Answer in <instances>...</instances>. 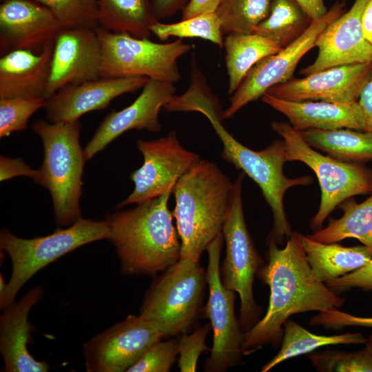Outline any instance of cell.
Returning <instances> with one entry per match:
<instances>
[{
  "label": "cell",
  "mask_w": 372,
  "mask_h": 372,
  "mask_svg": "<svg viewBox=\"0 0 372 372\" xmlns=\"http://www.w3.org/2000/svg\"><path fill=\"white\" fill-rule=\"evenodd\" d=\"M308 357L320 372H372V353L366 347L355 352L327 350Z\"/></svg>",
  "instance_id": "obj_34"
},
{
  "label": "cell",
  "mask_w": 372,
  "mask_h": 372,
  "mask_svg": "<svg viewBox=\"0 0 372 372\" xmlns=\"http://www.w3.org/2000/svg\"><path fill=\"white\" fill-rule=\"evenodd\" d=\"M189 0H154L156 14L158 19L165 18L183 10Z\"/></svg>",
  "instance_id": "obj_43"
},
{
  "label": "cell",
  "mask_w": 372,
  "mask_h": 372,
  "mask_svg": "<svg viewBox=\"0 0 372 372\" xmlns=\"http://www.w3.org/2000/svg\"><path fill=\"white\" fill-rule=\"evenodd\" d=\"M45 103V98L0 99V138L25 130L29 118L37 110L44 107Z\"/></svg>",
  "instance_id": "obj_35"
},
{
  "label": "cell",
  "mask_w": 372,
  "mask_h": 372,
  "mask_svg": "<svg viewBox=\"0 0 372 372\" xmlns=\"http://www.w3.org/2000/svg\"><path fill=\"white\" fill-rule=\"evenodd\" d=\"M262 101L285 115L298 132L348 128L364 131L365 121L358 102L291 101L265 93Z\"/></svg>",
  "instance_id": "obj_22"
},
{
  "label": "cell",
  "mask_w": 372,
  "mask_h": 372,
  "mask_svg": "<svg viewBox=\"0 0 372 372\" xmlns=\"http://www.w3.org/2000/svg\"><path fill=\"white\" fill-rule=\"evenodd\" d=\"M147 77L103 78L65 86L46 99V118L51 123L74 122L83 114L106 108L115 98L143 88Z\"/></svg>",
  "instance_id": "obj_19"
},
{
  "label": "cell",
  "mask_w": 372,
  "mask_h": 372,
  "mask_svg": "<svg viewBox=\"0 0 372 372\" xmlns=\"http://www.w3.org/2000/svg\"><path fill=\"white\" fill-rule=\"evenodd\" d=\"M271 127L285 141L287 162L304 163L318 178L321 200L309 223L313 231L320 229L329 215L347 199L372 193L371 169L361 163L344 162L320 153L289 123L273 121Z\"/></svg>",
  "instance_id": "obj_8"
},
{
  "label": "cell",
  "mask_w": 372,
  "mask_h": 372,
  "mask_svg": "<svg viewBox=\"0 0 372 372\" xmlns=\"http://www.w3.org/2000/svg\"><path fill=\"white\" fill-rule=\"evenodd\" d=\"M151 33L165 41L171 37L200 38L207 40L220 48L223 47L221 21L216 12H206L174 23H155Z\"/></svg>",
  "instance_id": "obj_32"
},
{
  "label": "cell",
  "mask_w": 372,
  "mask_h": 372,
  "mask_svg": "<svg viewBox=\"0 0 372 372\" xmlns=\"http://www.w3.org/2000/svg\"><path fill=\"white\" fill-rule=\"evenodd\" d=\"M163 338L154 323L139 315H129L84 343L85 370L127 372L151 344Z\"/></svg>",
  "instance_id": "obj_14"
},
{
  "label": "cell",
  "mask_w": 372,
  "mask_h": 372,
  "mask_svg": "<svg viewBox=\"0 0 372 372\" xmlns=\"http://www.w3.org/2000/svg\"><path fill=\"white\" fill-rule=\"evenodd\" d=\"M62 29L53 13L34 0H3L0 6L1 54L14 50H41Z\"/></svg>",
  "instance_id": "obj_20"
},
{
  "label": "cell",
  "mask_w": 372,
  "mask_h": 372,
  "mask_svg": "<svg viewBox=\"0 0 372 372\" xmlns=\"http://www.w3.org/2000/svg\"><path fill=\"white\" fill-rule=\"evenodd\" d=\"M178 354V340L161 339L151 344L127 372H168Z\"/></svg>",
  "instance_id": "obj_36"
},
{
  "label": "cell",
  "mask_w": 372,
  "mask_h": 372,
  "mask_svg": "<svg viewBox=\"0 0 372 372\" xmlns=\"http://www.w3.org/2000/svg\"><path fill=\"white\" fill-rule=\"evenodd\" d=\"M101 63L96 30L62 28L54 40L46 99L65 86L100 78Z\"/></svg>",
  "instance_id": "obj_16"
},
{
  "label": "cell",
  "mask_w": 372,
  "mask_h": 372,
  "mask_svg": "<svg viewBox=\"0 0 372 372\" xmlns=\"http://www.w3.org/2000/svg\"><path fill=\"white\" fill-rule=\"evenodd\" d=\"M311 326H322L325 328L341 329L355 326L372 328V317H361L343 312L334 308L320 311L309 321Z\"/></svg>",
  "instance_id": "obj_38"
},
{
  "label": "cell",
  "mask_w": 372,
  "mask_h": 372,
  "mask_svg": "<svg viewBox=\"0 0 372 372\" xmlns=\"http://www.w3.org/2000/svg\"><path fill=\"white\" fill-rule=\"evenodd\" d=\"M99 28L148 38L158 19L154 0H97Z\"/></svg>",
  "instance_id": "obj_25"
},
{
  "label": "cell",
  "mask_w": 372,
  "mask_h": 372,
  "mask_svg": "<svg viewBox=\"0 0 372 372\" xmlns=\"http://www.w3.org/2000/svg\"><path fill=\"white\" fill-rule=\"evenodd\" d=\"M225 62L229 77L228 93L232 94L260 60L283 48L256 33H231L224 38Z\"/></svg>",
  "instance_id": "obj_26"
},
{
  "label": "cell",
  "mask_w": 372,
  "mask_h": 372,
  "mask_svg": "<svg viewBox=\"0 0 372 372\" xmlns=\"http://www.w3.org/2000/svg\"><path fill=\"white\" fill-rule=\"evenodd\" d=\"M136 147L143 163L130 175L134 190L118 208L141 204L173 190L178 179L200 160L197 154L182 146L174 130L158 139L138 140Z\"/></svg>",
  "instance_id": "obj_13"
},
{
  "label": "cell",
  "mask_w": 372,
  "mask_h": 372,
  "mask_svg": "<svg viewBox=\"0 0 372 372\" xmlns=\"http://www.w3.org/2000/svg\"><path fill=\"white\" fill-rule=\"evenodd\" d=\"M7 283L4 280V277L2 274L0 276V295H1L6 290Z\"/></svg>",
  "instance_id": "obj_46"
},
{
  "label": "cell",
  "mask_w": 372,
  "mask_h": 372,
  "mask_svg": "<svg viewBox=\"0 0 372 372\" xmlns=\"http://www.w3.org/2000/svg\"><path fill=\"white\" fill-rule=\"evenodd\" d=\"M273 0H223L216 13L223 35L253 33L268 16Z\"/></svg>",
  "instance_id": "obj_31"
},
{
  "label": "cell",
  "mask_w": 372,
  "mask_h": 372,
  "mask_svg": "<svg viewBox=\"0 0 372 372\" xmlns=\"http://www.w3.org/2000/svg\"><path fill=\"white\" fill-rule=\"evenodd\" d=\"M338 207L343 211L342 217L329 218L327 227L308 236L323 243L356 238L372 253V193L360 203L350 198L340 203Z\"/></svg>",
  "instance_id": "obj_27"
},
{
  "label": "cell",
  "mask_w": 372,
  "mask_h": 372,
  "mask_svg": "<svg viewBox=\"0 0 372 372\" xmlns=\"http://www.w3.org/2000/svg\"><path fill=\"white\" fill-rule=\"evenodd\" d=\"M369 0H355L350 10L331 23L318 36L316 60L300 71L309 74L335 66L372 61V45L365 39L362 25Z\"/></svg>",
  "instance_id": "obj_18"
},
{
  "label": "cell",
  "mask_w": 372,
  "mask_h": 372,
  "mask_svg": "<svg viewBox=\"0 0 372 372\" xmlns=\"http://www.w3.org/2000/svg\"><path fill=\"white\" fill-rule=\"evenodd\" d=\"M267 262L257 275L269 287V305L265 316L245 333L242 355L254 353L263 346H280L282 326L293 315L339 308L345 299L338 296L311 273L300 242L293 231L283 248L267 239Z\"/></svg>",
  "instance_id": "obj_1"
},
{
  "label": "cell",
  "mask_w": 372,
  "mask_h": 372,
  "mask_svg": "<svg viewBox=\"0 0 372 372\" xmlns=\"http://www.w3.org/2000/svg\"><path fill=\"white\" fill-rule=\"evenodd\" d=\"M366 338L361 333H346L334 335H321L311 333L293 320L284 324L283 336L278 353L261 369L267 372L294 357L311 353L318 348L336 344H365Z\"/></svg>",
  "instance_id": "obj_29"
},
{
  "label": "cell",
  "mask_w": 372,
  "mask_h": 372,
  "mask_svg": "<svg viewBox=\"0 0 372 372\" xmlns=\"http://www.w3.org/2000/svg\"><path fill=\"white\" fill-rule=\"evenodd\" d=\"M108 222L81 218L73 225L57 229L52 234L26 239L3 229L0 248L12 262V273L4 292L0 295L3 309L13 302L23 286L39 270L61 256L86 244L107 239Z\"/></svg>",
  "instance_id": "obj_7"
},
{
  "label": "cell",
  "mask_w": 372,
  "mask_h": 372,
  "mask_svg": "<svg viewBox=\"0 0 372 372\" xmlns=\"http://www.w3.org/2000/svg\"><path fill=\"white\" fill-rule=\"evenodd\" d=\"M176 90L173 83L149 79L131 105L112 112L103 119L84 149L87 160L128 130L160 132L159 112L176 95Z\"/></svg>",
  "instance_id": "obj_17"
},
{
  "label": "cell",
  "mask_w": 372,
  "mask_h": 372,
  "mask_svg": "<svg viewBox=\"0 0 372 372\" xmlns=\"http://www.w3.org/2000/svg\"><path fill=\"white\" fill-rule=\"evenodd\" d=\"M211 329L207 323L195 329L191 334L183 333L178 340V367L181 372L196 371L197 362L200 355L205 351H211L205 344V338Z\"/></svg>",
  "instance_id": "obj_37"
},
{
  "label": "cell",
  "mask_w": 372,
  "mask_h": 372,
  "mask_svg": "<svg viewBox=\"0 0 372 372\" xmlns=\"http://www.w3.org/2000/svg\"><path fill=\"white\" fill-rule=\"evenodd\" d=\"M363 34L366 41L372 45V0L367 3L362 18Z\"/></svg>",
  "instance_id": "obj_45"
},
{
  "label": "cell",
  "mask_w": 372,
  "mask_h": 372,
  "mask_svg": "<svg viewBox=\"0 0 372 372\" xmlns=\"http://www.w3.org/2000/svg\"><path fill=\"white\" fill-rule=\"evenodd\" d=\"M26 176L37 182L39 177L38 169L31 168L21 158L0 156V180L5 181L15 176Z\"/></svg>",
  "instance_id": "obj_40"
},
{
  "label": "cell",
  "mask_w": 372,
  "mask_h": 372,
  "mask_svg": "<svg viewBox=\"0 0 372 372\" xmlns=\"http://www.w3.org/2000/svg\"><path fill=\"white\" fill-rule=\"evenodd\" d=\"M242 172L234 182L230 203L222 233L226 255L220 269L221 280L240 300L239 322L245 333L260 320L262 307L254 296L255 276L265 261L256 250L248 231L243 212Z\"/></svg>",
  "instance_id": "obj_9"
},
{
  "label": "cell",
  "mask_w": 372,
  "mask_h": 372,
  "mask_svg": "<svg viewBox=\"0 0 372 372\" xmlns=\"http://www.w3.org/2000/svg\"><path fill=\"white\" fill-rule=\"evenodd\" d=\"M365 347L371 352L372 353V334L370 335L366 340L365 342Z\"/></svg>",
  "instance_id": "obj_47"
},
{
  "label": "cell",
  "mask_w": 372,
  "mask_h": 372,
  "mask_svg": "<svg viewBox=\"0 0 372 372\" xmlns=\"http://www.w3.org/2000/svg\"><path fill=\"white\" fill-rule=\"evenodd\" d=\"M172 192L107 216V239L116 249L123 273L154 276L180 258V240L168 208Z\"/></svg>",
  "instance_id": "obj_2"
},
{
  "label": "cell",
  "mask_w": 372,
  "mask_h": 372,
  "mask_svg": "<svg viewBox=\"0 0 372 372\" xmlns=\"http://www.w3.org/2000/svg\"><path fill=\"white\" fill-rule=\"evenodd\" d=\"M300 242L312 274L326 284L372 259L371 251L364 245L344 247L336 242L323 243L301 234Z\"/></svg>",
  "instance_id": "obj_24"
},
{
  "label": "cell",
  "mask_w": 372,
  "mask_h": 372,
  "mask_svg": "<svg viewBox=\"0 0 372 372\" xmlns=\"http://www.w3.org/2000/svg\"><path fill=\"white\" fill-rule=\"evenodd\" d=\"M358 102L364 118V131L372 132V76L362 90Z\"/></svg>",
  "instance_id": "obj_42"
},
{
  "label": "cell",
  "mask_w": 372,
  "mask_h": 372,
  "mask_svg": "<svg viewBox=\"0 0 372 372\" xmlns=\"http://www.w3.org/2000/svg\"><path fill=\"white\" fill-rule=\"evenodd\" d=\"M41 286L29 290L17 302L3 309L0 316V351L6 372H46L45 362L37 360L28 350L30 338L28 313L43 297Z\"/></svg>",
  "instance_id": "obj_21"
},
{
  "label": "cell",
  "mask_w": 372,
  "mask_h": 372,
  "mask_svg": "<svg viewBox=\"0 0 372 372\" xmlns=\"http://www.w3.org/2000/svg\"><path fill=\"white\" fill-rule=\"evenodd\" d=\"M223 0H189L183 10L182 19H187L203 13L214 12Z\"/></svg>",
  "instance_id": "obj_41"
},
{
  "label": "cell",
  "mask_w": 372,
  "mask_h": 372,
  "mask_svg": "<svg viewBox=\"0 0 372 372\" xmlns=\"http://www.w3.org/2000/svg\"><path fill=\"white\" fill-rule=\"evenodd\" d=\"M223 144L222 158L241 170L260 188L272 211L273 227L267 239L283 245L293 234L284 207L287 191L296 186L312 183L309 176L287 177L283 172L286 159L284 140L276 139L260 151H255L237 141L222 124V111L216 105L206 106L202 112Z\"/></svg>",
  "instance_id": "obj_4"
},
{
  "label": "cell",
  "mask_w": 372,
  "mask_h": 372,
  "mask_svg": "<svg viewBox=\"0 0 372 372\" xmlns=\"http://www.w3.org/2000/svg\"><path fill=\"white\" fill-rule=\"evenodd\" d=\"M1 1H2L3 0H1Z\"/></svg>",
  "instance_id": "obj_48"
},
{
  "label": "cell",
  "mask_w": 372,
  "mask_h": 372,
  "mask_svg": "<svg viewBox=\"0 0 372 372\" xmlns=\"http://www.w3.org/2000/svg\"><path fill=\"white\" fill-rule=\"evenodd\" d=\"M311 21L294 0H273L268 16L254 33L265 37L284 48L300 37Z\"/></svg>",
  "instance_id": "obj_30"
},
{
  "label": "cell",
  "mask_w": 372,
  "mask_h": 372,
  "mask_svg": "<svg viewBox=\"0 0 372 372\" xmlns=\"http://www.w3.org/2000/svg\"><path fill=\"white\" fill-rule=\"evenodd\" d=\"M102 46L100 77H147L176 83L180 79L178 60L191 45L178 39L156 43L127 33L96 29Z\"/></svg>",
  "instance_id": "obj_10"
},
{
  "label": "cell",
  "mask_w": 372,
  "mask_h": 372,
  "mask_svg": "<svg viewBox=\"0 0 372 372\" xmlns=\"http://www.w3.org/2000/svg\"><path fill=\"white\" fill-rule=\"evenodd\" d=\"M54 41L39 54L14 50L0 59V99H46Z\"/></svg>",
  "instance_id": "obj_23"
},
{
  "label": "cell",
  "mask_w": 372,
  "mask_h": 372,
  "mask_svg": "<svg viewBox=\"0 0 372 372\" xmlns=\"http://www.w3.org/2000/svg\"><path fill=\"white\" fill-rule=\"evenodd\" d=\"M344 5V2H336L323 17L312 20L297 39L257 62L232 94L229 105L223 112V120L233 117L244 106L262 97L271 87L291 79L299 61L315 46L319 34L342 14Z\"/></svg>",
  "instance_id": "obj_12"
},
{
  "label": "cell",
  "mask_w": 372,
  "mask_h": 372,
  "mask_svg": "<svg viewBox=\"0 0 372 372\" xmlns=\"http://www.w3.org/2000/svg\"><path fill=\"white\" fill-rule=\"evenodd\" d=\"M53 13L62 28H99L97 0H34Z\"/></svg>",
  "instance_id": "obj_33"
},
{
  "label": "cell",
  "mask_w": 372,
  "mask_h": 372,
  "mask_svg": "<svg viewBox=\"0 0 372 372\" xmlns=\"http://www.w3.org/2000/svg\"><path fill=\"white\" fill-rule=\"evenodd\" d=\"M234 183L215 163L200 159L180 177L172 193V211L180 240V258L199 261L220 233L227 214Z\"/></svg>",
  "instance_id": "obj_3"
},
{
  "label": "cell",
  "mask_w": 372,
  "mask_h": 372,
  "mask_svg": "<svg viewBox=\"0 0 372 372\" xmlns=\"http://www.w3.org/2000/svg\"><path fill=\"white\" fill-rule=\"evenodd\" d=\"M32 130L41 138L44 150L36 183L49 191L56 224L69 227L82 218L81 178L87 158L80 145L81 124L79 121L51 123L40 119Z\"/></svg>",
  "instance_id": "obj_5"
},
{
  "label": "cell",
  "mask_w": 372,
  "mask_h": 372,
  "mask_svg": "<svg viewBox=\"0 0 372 372\" xmlns=\"http://www.w3.org/2000/svg\"><path fill=\"white\" fill-rule=\"evenodd\" d=\"M223 240L220 233L206 249L208 254L206 276L209 294L204 314L210 320L214 332L211 354L204 366V370L208 372H224L238 364L242 355L245 339V333L235 315L236 292L227 289L221 280L220 256Z\"/></svg>",
  "instance_id": "obj_11"
},
{
  "label": "cell",
  "mask_w": 372,
  "mask_h": 372,
  "mask_svg": "<svg viewBox=\"0 0 372 372\" xmlns=\"http://www.w3.org/2000/svg\"><path fill=\"white\" fill-rule=\"evenodd\" d=\"M372 76V61L330 68L271 87L266 93L291 101L358 102Z\"/></svg>",
  "instance_id": "obj_15"
},
{
  "label": "cell",
  "mask_w": 372,
  "mask_h": 372,
  "mask_svg": "<svg viewBox=\"0 0 372 372\" xmlns=\"http://www.w3.org/2000/svg\"><path fill=\"white\" fill-rule=\"evenodd\" d=\"M329 288L372 290V259L360 268L326 284Z\"/></svg>",
  "instance_id": "obj_39"
},
{
  "label": "cell",
  "mask_w": 372,
  "mask_h": 372,
  "mask_svg": "<svg viewBox=\"0 0 372 372\" xmlns=\"http://www.w3.org/2000/svg\"><path fill=\"white\" fill-rule=\"evenodd\" d=\"M206 284L199 261L180 258L153 280L139 316L154 323L163 338L186 333L201 311Z\"/></svg>",
  "instance_id": "obj_6"
},
{
  "label": "cell",
  "mask_w": 372,
  "mask_h": 372,
  "mask_svg": "<svg viewBox=\"0 0 372 372\" xmlns=\"http://www.w3.org/2000/svg\"><path fill=\"white\" fill-rule=\"evenodd\" d=\"M300 132L313 148L336 159L356 163L372 161V132L348 128Z\"/></svg>",
  "instance_id": "obj_28"
},
{
  "label": "cell",
  "mask_w": 372,
  "mask_h": 372,
  "mask_svg": "<svg viewBox=\"0 0 372 372\" xmlns=\"http://www.w3.org/2000/svg\"><path fill=\"white\" fill-rule=\"evenodd\" d=\"M312 20L323 17L327 10L323 0H294Z\"/></svg>",
  "instance_id": "obj_44"
}]
</instances>
